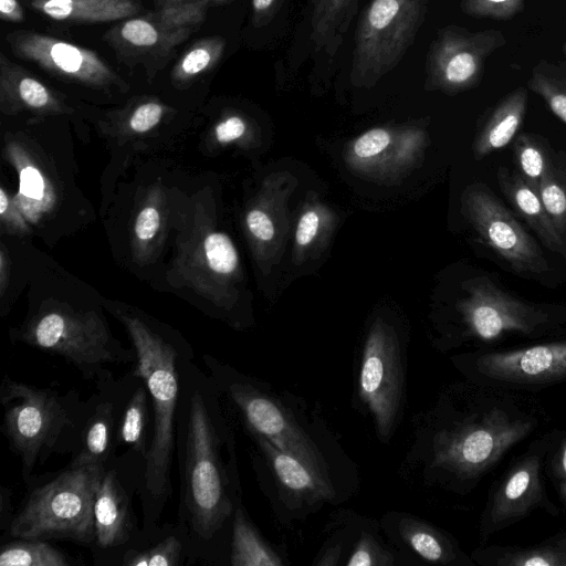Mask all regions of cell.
I'll use <instances>...</instances> for the list:
<instances>
[{
  "label": "cell",
  "instance_id": "6da1fadb",
  "mask_svg": "<svg viewBox=\"0 0 566 566\" xmlns=\"http://www.w3.org/2000/svg\"><path fill=\"white\" fill-rule=\"evenodd\" d=\"M547 415L530 392L464 378L447 387L424 422V473L434 484L465 495Z\"/></svg>",
  "mask_w": 566,
  "mask_h": 566
},
{
  "label": "cell",
  "instance_id": "7a4b0ae2",
  "mask_svg": "<svg viewBox=\"0 0 566 566\" xmlns=\"http://www.w3.org/2000/svg\"><path fill=\"white\" fill-rule=\"evenodd\" d=\"M135 349L134 375L147 388L153 407V434L145 458V489L154 501L170 492L175 420L179 398L178 352L144 321L123 317Z\"/></svg>",
  "mask_w": 566,
  "mask_h": 566
},
{
  "label": "cell",
  "instance_id": "3957f363",
  "mask_svg": "<svg viewBox=\"0 0 566 566\" xmlns=\"http://www.w3.org/2000/svg\"><path fill=\"white\" fill-rule=\"evenodd\" d=\"M105 467L72 463L55 478L34 488L9 525L14 538L95 539L94 502Z\"/></svg>",
  "mask_w": 566,
  "mask_h": 566
},
{
  "label": "cell",
  "instance_id": "277c9868",
  "mask_svg": "<svg viewBox=\"0 0 566 566\" xmlns=\"http://www.w3.org/2000/svg\"><path fill=\"white\" fill-rule=\"evenodd\" d=\"M220 438L206 397L189 398L186 441V505L196 533L210 538L232 511Z\"/></svg>",
  "mask_w": 566,
  "mask_h": 566
},
{
  "label": "cell",
  "instance_id": "5b68a950",
  "mask_svg": "<svg viewBox=\"0 0 566 566\" xmlns=\"http://www.w3.org/2000/svg\"><path fill=\"white\" fill-rule=\"evenodd\" d=\"M3 432L20 458L27 479L38 463L55 450L74 426L73 416L56 391L4 375L0 387Z\"/></svg>",
  "mask_w": 566,
  "mask_h": 566
},
{
  "label": "cell",
  "instance_id": "8992f818",
  "mask_svg": "<svg viewBox=\"0 0 566 566\" xmlns=\"http://www.w3.org/2000/svg\"><path fill=\"white\" fill-rule=\"evenodd\" d=\"M470 380L518 392H535L566 382V338L471 350L451 358Z\"/></svg>",
  "mask_w": 566,
  "mask_h": 566
},
{
  "label": "cell",
  "instance_id": "52a82bcc",
  "mask_svg": "<svg viewBox=\"0 0 566 566\" xmlns=\"http://www.w3.org/2000/svg\"><path fill=\"white\" fill-rule=\"evenodd\" d=\"M428 0H371L355 33L350 76L370 85L389 73L412 44L427 12Z\"/></svg>",
  "mask_w": 566,
  "mask_h": 566
},
{
  "label": "cell",
  "instance_id": "ba28073f",
  "mask_svg": "<svg viewBox=\"0 0 566 566\" xmlns=\"http://www.w3.org/2000/svg\"><path fill=\"white\" fill-rule=\"evenodd\" d=\"M20 338L28 345L59 355L86 379L107 371V365L136 359L135 352L122 348L93 315L48 312L32 321Z\"/></svg>",
  "mask_w": 566,
  "mask_h": 566
},
{
  "label": "cell",
  "instance_id": "9c48e42d",
  "mask_svg": "<svg viewBox=\"0 0 566 566\" xmlns=\"http://www.w3.org/2000/svg\"><path fill=\"white\" fill-rule=\"evenodd\" d=\"M207 365L240 410L250 432L263 437L281 451L293 454L328 474L326 461L316 441L279 396L247 377L230 373L218 361H207Z\"/></svg>",
  "mask_w": 566,
  "mask_h": 566
},
{
  "label": "cell",
  "instance_id": "30bf717a",
  "mask_svg": "<svg viewBox=\"0 0 566 566\" xmlns=\"http://www.w3.org/2000/svg\"><path fill=\"white\" fill-rule=\"evenodd\" d=\"M555 440L556 433L534 440L494 483L480 518L481 543L536 510H544L554 516L558 514L543 480L544 465Z\"/></svg>",
  "mask_w": 566,
  "mask_h": 566
},
{
  "label": "cell",
  "instance_id": "8fae6325",
  "mask_svg": "<svg viewBox=\"0 0 566 566\" xmlns=\"http://www.w3.org/2000/svg\"><path fill=\"white\" fill-rule=\"evenodd\" d=\"M405 371L399 347L385 329L367 337L359 363L358 398L374 420L377 436L388 441L395 431L403 397Z\"/></svg>",
  "mask_w": 566,
  "mask_h": 566
},
{
  "label": "cell",
  "instance_id": "7c38bea8",
  "mask_svg": "<svg viewBox=\"0 0 566 566\" xmlns=\"http://www.w3.org/2000/svg\"><path fill=\"white\" fill-rule=\"evenodd\" d=\"M12 53L48 73L95 88H126V83L99 55L83 46L30 30L6 35Z\"/></svg>",
  "mask_w": 566,
  "mask_h": 566
},
{
  "label": "cell",
  "instance_id": "4fadbf2b",
  "mask_svg": "<svg viewBox=\"0 0 566 566\" xmlns=\"http://www.w3.org/2000/svg\"><path fill=\"white\" fill-rule=\"evenodd\" d=\"M469 214L485 244L518 274H541L549 270L535 239L492 190L476 187L469 193Z\"/></svg>",
  "mask_w": 566,
  "mask_h": 566
},
{
  "label": "cell",
  "instance_id": "5bb4252c",
  "mask_svg": "<svg viewBox=\"0 0 566 566\" xmlns=\"http://www.w3.org/2000/svg\"><path fill=\"white\" fill-rule=\"evenodd\" d=\"M505 43L499 30L471 32L460 27L443 28L428 52V82L450 92L475 86L488 57Z\"/></svg>",
  "mask_w": 566,
  "mask_h": 566
},
{
  "label": "cell",
  "instance_id": "9a60e30c",
  "mask_svg": "<svg viewBox=\"0 0 566 566\" xmlns=\"http://www.w3.org/2000/svg\"><path fill=\"white\" fill-rule=\"evenodd\" d=\"M252 433L260 447L280 495L294 506H313L331 501L335 496L328 474L323 473L304 460L281 451L263 437Z\"/></svg>",
  "mask_w": 566,
  "mask_h": 566
},
{
  "label": "cell",
  "instance_id": "2e32d148",
  "mask_svg": "<svg viewBox=\"0 0 566 566\" xmlns=\"http://www.w3.org/2000/svg\"><path fill=\"white\" fill-rule=\"evenodd\" d=\"M191 32L169 31L148 14L124 20L111 29L105 39L124 60L142 63L170 53Z\"/></svg>",
  "mask_w": 566,
  "mask_h": 566
},
{
  "label": "cell",
  "instance_id": "e0dca14e",
  "mask_svg": "<svg viewBox=\"0 0 566 566\" xmlns=\"http://www.w3.org/2000/svg\"><path fill=\"white\" fill-rule=\"evenodd\" d=\"M496 177L500 189L513 209L536 233L542 243L566 258V242L554 227L539 191L530 186L517 171L512 172L506 167H500Z\"/></svg>",
  "mask_w": 566,
  "mask_h": 566
},
{
  "label": "cell",
  "instance_id": "ac0fdd59",
  "mask_svg": "<svg viewBox=\"0 0 566 566\" xmlns=\"http://www.w3.org/2000/svg\"><path fill=\"white\" fill-rule=\"evenodd\" d=\"M0 102L3 112H64L59 96L23 66L0 54Z\"/></svg>",
  "mask_w": 566,
  "mask_h": 566
},
{
  "label": "cell",
  "instance_id": "d6986e66",
  "mask_svg": "<svg viewBox=\"0 0 566 566\" xmlns=\"http://www.w3.org/2000/svg\"><path fill=\"white\" fill-rule=\"evenodd\" d=\"M95 541L104 548L118 546L129 536V512L116 472L103 476L94 502Z\"/></svg>",
  "mask_w": 566,
  "mask_h": 566
},
{
  "label": "cell",
  "instance_id": "ffe728a7",
  "mask_svg": "<svg viewBox=\"0 0 566 566\" xmlns=\"http://www.w3.org/2000/svg\"><path fill=\"white\" fill-rule=\"evenodd\" d=\"M32 10L62 22L101 23L133 18L137 0H31Z\"/></svg>",
  "mask_w": 566,
  "mask_h": 566
},
{
  "label": "cell",
  "instance_id": "44dd1931",
  "mask_svg": "<svg viewBox=\"0 0 566 566\" xmlns=\"http://www.w3.org/2000/svg\"><path fill=\"white\" fill-rule=\"evenodd\" d=\"M400 541L421 559L439 565H473L455 541L431 524L413 516L402 515L398 520Z\"/></svg>",
  "mask_w": 566,
  "mask_h": 566
},
{
  "label": "cell",
  "instance_id": "7402d4cb",
  "mask_svg": "<svg viewBox=\"0 0 566 566\" xmlns=\"http://www.w3.org/2000/svg\"><path fill=\"white\" fill-rule=\"evenodd\" d=\"M471 558L482 566H566V532L530 546L476 548Z\"/></svg>",
  "mask_w": 566,
  "mask_h": 566
},
{
  "label": "cell",
  "instance_id": "603a6c76",
  "mask_svg": "<svg viewBox=\"0 0 566 566\" xmlns=\"http://www.w3.org/2000/svg\"><path fill=\"white\" fill-rule=\"evenodd\" d=\"M527 105V91L518 87L504 96L489 113L479 135L474 149L481 158L507 146L520 129Z\"/></svg>",
  "mask_w": 566,
  "mask_h": 566
},
{
  "label": "cell",
  "instance_id": "cb8c5ba5",
  "mask_svg": "<svg viewBox=\"0 0 566 566\" xmlns=\"http://www.w3.org/2000/svg\"><path fill=\"white\" fill-rule=\"evenodd\" d=\"M357 4L358 0H312L311 38L316 50L336 51Z\"/></svg>",
  "mask_w": 566,
  "mask_h": 566
},
{
  "label": "cell",
  "instance_id": "d4e9b609",
  "mask_svg": "<svg viewBox=\"0 0 566 566\" xmlns=\"http://www.w3.org/2000/svg\"><path fill=\"white\" fill-rule=\"evenodd\" d=\"M230 563L233 566L285 564L283 557L261 537L240 507L234 512Z\"/></svg>",
  "mask_w": 566,
  "mask_h": 566
},
{
  "label": "cell",
  "instance_id": "484cf974",
  "mask_svg": "<svg viewBox=\"0 0 566 566\" xmlns=\"http://www.w3.org/2000/svg\"><path fill=\"white\" fill-rule=\"evenodd\" d=\"M226 41L208 36L195 42L177 61L171 71L172 82L188 84L216 66L223 55Z\"/></svg>",
  "mask_w": 566,
  "mask_h": 566
},
{
  "label": "cell",
  "instance_id": "4316f807",
  "mask_svg": "<svg viewBox=\"0 0 566 566\" xmlns=\"http://www.w3.org/2000/svg\"><path fill=\"white\" fill-rule=\"evenodd\" d=\"M69 557L46 539L17 538L1 546L0 566H70Z\"/></svg>",
  "mask_w": 566,
  "mask_h": 566
},
{
  "label": "cell",
  "instance_id": "83f0119b",
  "mask_svg": "<svg viewBox=\"0 0 566 566\" xmlns=\"http://www.w3.org/2000/svg\"><path fill=\"white\" fill-rule=\"evenodd\" d=\"M513 150L517 172L530 186L538 190L543 176L553 163L546 140L541 136L523 133L514 138Z\"/></svg>",
  "mask_w": 566,
  "mask_h": 566
},
{
  "label": "cell",
  "instance_id": "f1b7e54d",
  "mask_svg": "<svg viewBox=\"0 0 566 566\" xmlns=\"http://www.w3.org/2000/svg\"><path fill=\"white\" fill-rule=\"evenodd\" d=\"M113 422L112 403L98 405L84 430L83 448L72 463L104 464L109 452Z\"/></svg>",
  "mask_w": 566,
  "mask_h": 566
},
{
  "label": "cell",
  "instance_id": "f546056e",
  "mask_svg": "<svg viewBox=\"0 0 566 566\" xmlns=\"http://www.w3.org/2000/svg\"><path fill=\"white\" fill-rule=\"evenodd\" d=\"M527 84L566 124V67L541 62L533 69Z\"/></svg>",
  "mask_w": 566,
  "mask_h": 566
},
{
  "label": "cell",
  "instance_id": "4dcf8cb0",
  "mask_svg": "<svg viewBox=\"0 0 566 566\" xmlns=\"http://www.w3.org/2000/svg\"><path fill=\"white\" fill-rule=\"evenodd\" d=\"M543 205L558 233L566 242V168L553 159L539 184Z\"/></svg>",
  "mask_w": 566,
  "mask_h": 566
},
{
  "label": "cell",
  "instance_id": "1f68e13d",
  "mask_svg": "<svg viewBox=\"0 0 566 566\" xmlns=\"http://www.w3.org/2000/svg\"><path fill=\"white\" fill-rule=\"evenodd\" d=\"M146 422H147V388L145 385L138 387L129 399L124 410L118 438L124 444L133 450L140 452L144 460L148 449L146 442Z\"/></svg>",
  "mask_w": 566,
  "mask_h": 566
},
{
  "label": "cell",
  "instance_id": "d6a6232c",
  "mask_svg": "<svg viewBox=\"0 0 566 566\" xmlns=\"http://www.w3.org/2000/svg\"><path fill=\"white\" fill-rule=\"evenodd\" d=\"M209 7L210 0H191L159 8L149 14L169 31H193L205 20Z\"/></svg>",
  "mask_w": 566,
  "mask_h": 566
},
{
  "label": "cell",
  "instance_id": "836d02e7",
  "mask_svg": "<svg viewBox=\"0 0 566 566\" xmlns=\"http://www.w3.org/2000/svg\"><path fill=\"white\" fill-rule=\"evenodd\" d=\"M181 543L175 536L143 552H129L124 564L127 566H176L181 554Z\"/></svg>",
  "mask_w": 566,
  "mask_h": 566
},
{
  "label": "cell",
  "instance_id": "e575fe53",
  "mask_svg": "<svg viewBox=\"0 0 566 566\" xmlns=\"http://www.w3.org/2000/svg\"><path fill=\"white\" fill-rule=\"evenodd\" d=\"M346 566H391L395 555L369 533H361L354 544Z\"/></svg>",
  "mask_w": 566,
  "mask_h": 566
},
{
  "label": "cell",
  "instance_id": "d590c367",
  "mask_svg": "<svg viewBox=\"0 0 566 566\" xmlns=\"http://www.w3.org/2000/svg\"><path fill=\"white\" fill-rule=\"evenodd\" d=\"M205 254L209 266L217 273L229 274L238 265V254L228 235L210 233L205 240Z\"/></svg>",
  "mask_w": 566,
  "mask_h": 566
},
{
  "label": "cell",
  "instance_id": "8d00e7d4",
  "mask_svg": "<svg viewBox=\"0 0 566 566\" xmlns=\"http://www.w3.org/2000/svg\"><path fill=\"white\" fill-rule=\"evenodd\" d=\"M461 9L475 18L505 20L524 9V0H462Z\"/></svg>",
  "mask_w": 566,
  "mask_h": 566
},
{
  "label": "cell",
  "instance_id": "74e56055",
  "mask_svg": "<svg viewBox=\"0 0 566 566\" xmlns=\"http://www.w3.org/2000/svg\"><path fill=\"white\" fill-rule=\"evenodd\" d=\"M19 195L23 206L34 207L45 197V182L42 174L33 166L23 167L19 174Z\"/></svg>",
  "mask_w": 566,
  "mask_h": 566
},
{
  "label": "cell",
  "instance_id": "f35d334b",
  "mask_svg": "<svg viewBox=\"0 0 566 566\" xmlns=\"http://www.w3.org/2000/svg\"><path fill=\"white\" fill-rule=\"evenodd\" d=\"M165 107L157 101L139 104L129 116V127L136 133H146L154 128L163 118Z\"/></svg>",
  "mask_w": 566,
  "mask_h": 566
},
{
  "label": "cell",
  "instance_id": "ab89813d",
  "mask_svg": "<svg viewBox=\"0 0 566 566\" xmlns=\"http://www.w3.org/2000/svg\"><path fill=\"white\" fill-rule=\"evenodd\" d=\"M555 442L547 455V462L556 489L566 504V437L558 440L557 446Z\"/></svg>",
  "mask_w": 566,
  "mask_h": 566
},
{
  "label": "cell",
  "instance_id": "60d3db41",
  "mask_svg": "<svg viewBox=\"0 0 566 566\" xmlns=\"http://www.w3.org/2000/svg\"><path fill=\"white\" fill-rule=\"evenodd\" d=\"M389 142V134L385 129L376 128L360 136L354 145V150L361 158L373 157L382 151Z\"/></svg>",
  "mask_w": 566,
  "mask_h": 566
},
{
  "label": "cell",
  "instance_id": "b9f144b4",
  "mask_svg": "<svg viewBox=\"0 0 566 566\" xmlns=\"http://www.w3.org/2000/svg\"><path fill=\"white\" fill-rule=\"evenodd\" d=\"M159 212L154 207L143 209L135 222V233L138 240H150L159 228Z\"/></svg>",
  "mask_w": 566,
  "mask_h": 566
},
{
  "label": "cell",
  "instance_id": "7bdbcfd3",
  "mask_svg": "<svg viewBox=\"0 0 566 566\" xmlns=\"http://www.w3.org/2000/svg\"><path fill=\"white\" fill-rule=\"evenodd\" d=\"M284 0H251L252 22L255 27L266 25L280 10Z\"/></svg>",
  "mask_w": 566,
  "mask_h": 566
},
{
  "label": "cell",
  "instance_id": "ee69618b",
  "mask_svg": "<svg viewBox=\"0 0 566 566\" xmlns=\"http://www.w3.org/2000/svg\"><path fill=\"white\" fill-rule=\"evenodd\" d=\"M247 223L250 231L261 240H270L274 234L272 221L261 210H251L247 216Z\"/></svg>",
  "mask_w": 566,
  "mask_h": 566
},
{
  "label": "cell",
  "instance_id": "f6af8a7d",
  "mask_svg": "<svg viewBox=\"0 0 566 566\" xmlns=\"http://www.w3.org/2000/svg\"><path fill=\"white\" fill-rule=\"evenodd\" d=\"M245 132V123L239 116H230L216 126V137L221 143L240 138Z\"/></svg>",
  "mask_w": 566,
  "mask_h": 566
},
{
  "label": "cell",
  "instance_id": "bcb514c9",
  "mask_svg": "<svg viewBox=\"0 0 566 566\" xmlns=\"http://www.w3.org/2000/svg\"><path fill=\"white\" fill-rule=\"evenodd\" d=\"M318 217L314 211H308L301 218L296 231V240L301 245L310 243L316 234Z\"/></svg>",
  "mask_w": 566,
  "mask_h": 566
},
{
  "label": "cell",
  "instance_id": "7dc6e473",
  "mask_svg": "<svg viewBox=\"0 0 566 566\" xmlns=\"http://www.w3.org/2000/svg\"><path fill=\"white\" fill-rule=\"evenodd\" d=\"M0 18L8 22H22L23 8L18 0H0Z\"/></svg>",
  "mask_w": 566,
  "mask_h": 566
},
{
  "label": "cell",
  "instance_id": "c3c4849f",
  "mask_svg": "<svg viewBox=\"0 0 566 566\" xmlns=\"http://www.w3.org/2000/svg\"><path fill=\"white\" fill-rule=\"evenodd\" d=\"M342 555V545L334 544L329 548H327L318 560H316L315 565H337L339 563V557Z\"/></svg>",
  "mask_w": 566,
  "mask_h": 566
},
{
  "label": "cell",
  "instance_id": "681fc988",
  "mask_svg": "<svg viewBox=\"0 0 566 566\" xmlns=\"http://www.w3.org/2000/svg\"><path fill=\"white\" fill-rule=\"evenodd\" d=\"M188 1H191V0H156V3L159 9V8L179 4V3H184V2H188Z\"/></svg>",
  "mask_w": 566,
  "mask_h": 566
},
{
  "label": "cell",
  "instance_id": "f907efd6",
  "mask_svg": "<svg viewBox=\"0 0 566 566\" xmlns=\"http://www.w3.org/2000/svg\"><path fill=\"white\" fill-rule=\"evenodd\" d=\"M234 0H210V6L224 4L232 2Z\"/></svg>",
  "mask_w": 566,
  "mask_h": 566
},
{
  "label": "cell",
  "instance_id": "816d5d0a",
  "mask_svg": "<svg viewBox=\"0 0 566 566\" xmlns=\"http://www.w3.org/2000/svg\"><path fill=\"white\" fill-rule=\"evenodd\" d=\"M563 50H564V53L566 55V42L564 43Z\"/></svg>",
  "mask_w": 566,
  "mask_h": 566
}]
</instances>
